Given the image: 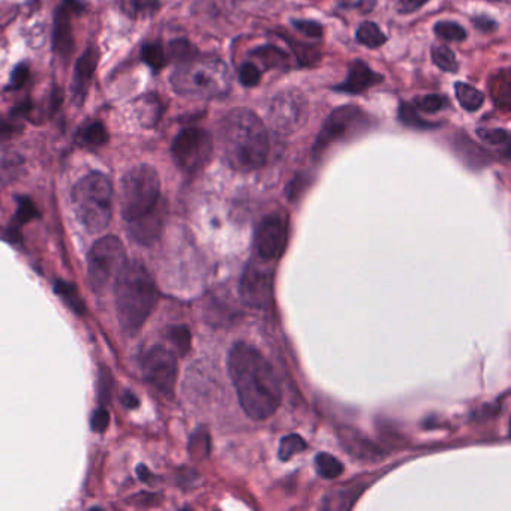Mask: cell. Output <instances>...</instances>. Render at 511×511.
Wrapping results in <instances>:
<instances>
[{
  "mask_svg": "<svg viewBox=\"0 0 511 511\" xmlns=\"http://www.w3.org/2000/svg\"><path fill=\"white\" fill-rule=\"evenodd\" d=\"M142 373L144 380L154 390L170 396L177 381L175 355L165 347H153L142 360Z\"/></svg>",
  "mask_w": 511,
  "mask_h": 511,
  "instance_id": "cell-10",
  "label": "cell"
},
{
  "mask_svg": "<svg viewBox=\"0 0 511 511\" xmlns=\"http://www.w3.org/2000/svg\"><path fill=\"white\" fill-rule=\"evenodd\" d=\"M15 124H11L8 120H0V137L8 138L15 134Z\"/></svg>",
  "mask_w": 511,
  "mask_h": 511,
  "instance_id": "cell-44",
  "label": "cell"
},
{
  "mask_svg": "<svg viewBox=\"0 0 511 511\" xmlns=\"http://www.w3.org/2000/svg\"><path fill=\"white\" fill-rule=\"evenodd\" d=\"M99 53L95 48L86 50L81 58L77 60L75 69H74V79H72V99L74 102L81 104L88 91V84H91L95 71L98 68Z\"/></svg>",
  "mask_w": 511,
  "mask_h": 511,
  "instance_id": "cell-16",
  "label": "cell"
},
{
  "mask_svg": "<svg viewBox=\"0 0 511 511\" xmlns=\"http://www.w3.org/2000/svg\"><path fill=\"white\" fill-rule=\"evenodd\" d=\"M116 312L121 330L135 335L158 303V290L149 270L138 261H126L114 282Z\"/></svg>",
  "mask_w": 511,
  "mask_h": 511,
  "instance_id": "cell-3",
  "label": "cell"
},
{
  "mask_svg": "<svg viewBox=\"0 0 511 511\" xmlns=\"http://www.w3.org/2000/svg\"><path fill=\"white\" fill-rule=\"evenodd\" d=\"M158 8L159 0H121V11L132 18L152 15Z\"/></svg>",
  "mask_w": 511,
  "mask_h": 511,
  "instance_id": "cell-22",
  "label": "cell"
},
{
  "mask_svg": "<svg viewBox=\"0 0 511 511\" xmlns=\"http://www.w3.org/2000/svg\"><path fill=\"white\" fill-rule=\"evenodd\" d=\"M454 91H456V98L459 104L466 111H477L480 109L484 104V95L480 92L479 88L472 87L471 84L466 83H456L454 86Z\"/></svg>",
  "mask_w": 511,
  "mask_h": 511,
  "instance_id": "cell-19",
  "label": "cell"
},
{
  "mask_svg": "<svg viewBox=\"0 0 511 511\" xmlns=\"http://www.w3.org/2000/svg\"><path fill=\"white\" fill-rule=\"evenodd\" d=\"M432 60L439 69L446 72H456L459 69V63L454 54L447 46H435L432 48Z\"/></svg>",
  "mask_w": 511,
  "mask_h": 511,
  "instance_id": "cell-25",
  "label": "cell"
},
{
  "mask_svg": "<svg viewBox=\"0 0 511 511\" xmlns=\"http://www.w3.org/2000/svg\"><path fill=\"white\" fill-rule=\"evenodd\" d=\"M198 51L187 39H174L170 42L168 50H166V59H170L175 63H186L197 58Z\"/></svg>",
  "mask_w": 511,
  "mask_h": 511,
  "instance_id": "cell-21",
  "label": "cell"
},
{
  "mask_svg": "<svg viewBox=\"0 0 511 511\" xmlns=\"http://www.w3.org/2000/svg\"><path fill=\"white\" fill-rule=\"evenodd\" d=\"M36 215H38L36 208L29 198L18 199V207H17V215H15V220L18 222V224H27L29 220L36 218Z\"/></svg>",
  "mask_w": 511,
  "mask_h": 511,
  "instance_id": "cell-37",
  "label": "cell"
},
{
  "mask_svg": "<svg viewBox=\"0 0 511 511\" xmlns=\"http://www.w3.org/2000/svg\"><path fill=\"white\" fill-rule=\"evenodd\" d=\"M175 93L189 98H219L230 88L227 65L218 58H194L179 65L171 75Z\"/></svg>",
  "mask_w": 511,
  "mask_h": 511,
  "instance_id": "cell-4",
  "label": "cell"
},
{
  "mask_svg": "<svg viewBox=\"0 0 511 511\" xmlns=\"http://www.w3.org/2000/svg\"><path fill=\"white\" fill-rule=\"evenodd\" d=\"M252 54L260 58L267 68H277V66H284L288 62V55L281 48L273 46H264L252 51Z\"/></svg>",
  "mask_w": 511,
  "mask_h": 511,
  "instance_id": "cell-27",
  "label": "cell"
},
{
  "mask_svg": "<svg viewBox=\"0 0 511 511\" xmlns=\"http://www.w3.org/2000/svg\"><path fill=\"white\" fill-rule=\"evenodd\" d=\"M137 472H138V477H140V480H142V482H149L150 480V472H149V470L146 468V466H138V468H137Z\"/></svg>",
  "mask_w": 511,
  "mask_h": 511,
  "instance_id": "cell-45",
  "label": "cell"
},
{
  "mask_svg": "<svg viewBox=\"0 0 511 511\" xmlns=\"http://www.w3.org/2000/svg\"><path fill=\"white\" fill-rule=\"evenodd\" d=\"M399 119H401L402 124H405L406 126L416 129H430L438 126V124H430L429 120L420 117L416 107L408 102H402L401 107H399Z\"/></svg>",
  "mask_w": 511,
  "mask_h": 511,
  "instance_id": "cell-24",
  "label": "cell"
},
{
  "mask_svg": "<svg viewBox=\"0 0 511 511\" xmlns=\"http://www.w3.org/2000/svg\"><path fill=\"white\" fill-rule=\"evenodd\" d=\"M317 471L323 479L331 480L336 479V477H339L343 472V466L335 456H331V454L321 453L317 456Z\"/></svg>",
  "mask_w": 511,
  "mask_h": 511,
  "instance_id": "cell-26",
  "label": "cell"
},
{
  "mask_svg": "<svg viewBox=\"0 0 511 511\" xmlns=\"http://www.w3.org/2000/svg\"><path fill=\"white\" fill-rule=\"evenodd\" d=\"M273 273L257 264H249L240 282V294L244 303L253 307H265L272 300Z\"/></svg>",
  "mask_w": 511,
  "mask_h": 511,
  "instance_id": "cell-13",
  "label": "cell"
},
{
  "mask_svg": "<svg viewBox=\"0 0 511 511\" xmlns=\"http://www.w3.org/2000/svg\"><path fill=\"white\" fill-rule=\"evenodd\" d=\"M433 32L437 36L446 41H463L466 38L465 29L458 23H453V21H439L433 27Z\"/></svg>",
  "mask_w": 511,
  "mask_h": 511,
  "instance_id": "cell-31",
  "label": "cell"
},
{
  "mask_svg": "<svg viewBox=\"0 0 511 511\" xmlns=\"http://www.w3.org/2000/svg\"><path fill=\"white\" fill-rule=\"evenodd\" d=\"M355 38L361 44V46L368 48H378L385 44L387 38L383 33V30L378 27L372 21H366L355 33Z\"/></svg>",
  "mask_w": 511,
  "mask_h": 511,
  "instance_id": "cell-20",
  "label": "cell"
},
{
  "mask_svg": "<svg viewBox=\"0 0 511 511\" xmlns=\"http://www.w3.org/2000/svg\"><path fill=\"white\" fill-rule=\"evenodd\" d=\"M27 77H29V68L26 65H18L17 68L14 69L13 72V77H11V86H13L14 88H20L23 87L25 83L27 81Z\"/></svg>",
  "mask_w": 511,
  "mask_h": 511,
  "instance_id": "cell-39",
  "label": "cell"
},
{
  "mask_svg": "<svg viewBox=\"0 0 511 511\" xmlns=\"http://www.w3.org/2000/svg\"><path fill=\"white\" fill-rule=\"evenodd\" d=\"M364 124V116L359 107L345 105L336 108L324 121L314 144V153H323L331 142L347 138L352 131Z\"/></svg>",
  "mask_w": 511,
  "mask_h": 511,
  "instance_id": "cell-11",
  "label": "cell"
},
{
  "mask_svg": "<svg viewBox=\"0 0 511 511\" xmlns=\"http://www.w3.org/2000/svg\"><path fill=\"white\" fill-rule=\"evenodd\" d=\"M161 180L157 170L141 164L131 168L120 183L121 215L129 222L142 215L159 203Z\"/></svg>",
  "mask_w": 511,
  "mask_h": 511,
  "instance_id": "cell-6",
  "label": "cell"
},
{
  "mask_svg": "<svg viewBox=\"0 0 511 511\" xmlns=\"http://www.w3.org/2000/svg\"><path fill=\"white\" fill-rule=\"evenodd\" d=\"M80 224L91 232L107 228L113 210V186L102 173H91L77 182L71 194Z\"/></svg>",
  "mask_w": 511,
  "mask_h": 511,
  "instance_id": "cell-5",
  "label": "cell"
},
{
  "mask_svg": "<svg viewBox=\"0 0 511 511\" xmlns=\"http://www.w3.org/2000/svg\"><path fill=\"white\" fill-rule=\"evenodd\" d=\"M77 141L84 147H99L108 141V132L101 121H91L77 132Z\"/></svg>",
  "mask_w": 511,
  "mask_h": 511,
  "instance_id": "cell-18",
  "label": "cell"
},
{
  "mask_svg": "<svg viewBox=\"0 0 511 511\" xmlns=\"http://www.w3.org/2000/svg\"><path fill=\"white\" fill-rule=\"evenodd\" d=\"M307 116V99L297 88L277 93L269 109L270 125L281 135L294 134L306 124Z\"/></svg>",
  "mask_w": 511,
  "mask_h": 511,
  "instance_id": "cell-9",
  "label": "cell"
},
{
  "mask_svg": "<svg viewBox=\"0 0 511 511\" xmlns=\"http://www.w3.org/2000/svg\"><path fill=\"white\" fill-rule=\"evenodd\" d=\"M212 137L201 128H186L180 131L171 146L174 162L186 173L203 168L212 157Z\"/></svg>",
  "mask_w": 511,
  "mask_h": 511,
  "instance_id": "cell-8",
  "label": "cell"
},
{
  "mask_svg": "<svg viewBox=\"0 0 511 511\" xmlns=\"http://www.w3.org/2000/svg\"><path fill=\"white\" fill-rule=\"evenodd\" d=\"M54 290H55V293L59 294V297L63 300V302L74 310L75 314L83 315L86 312L83 300H81L79 291L75 290V286H72L68 282L58 281V282H55Z\"/></svg>",
  "mask_w": 511,
  "mask_h": 511,
  "instance_id": "cell-23",
  "label": "cell"
},
{
  "mask_svg": "<svg viewBox=\"0 0 511 511\" xmlns=\"http://www.w3.org/2000/svg\"><path fill=\"white\" fill-rule=\"evenodd\" d=\"M306 447H307L306 441L300 435H296V433H293V435H286L281 441L279 458L282 460H288V459H291L293 456H296V454L302 453Z\"/></svg>",
  "mask_w": 511,
  "mask_h": 511,
  "instance_id": "cell-30",
  "label": "cell"
},
{
  "mask_svg": "<svg viewBox=\"0 0 511 511\" xmlns=\"http://www.w3.org/2000/svg\"><path fill=\"white\" fill-rule=\"evenodd\" d=\"M477 135H479V138L483 140L484 142L491 144V146H504V144H507L510 140L508 132L505 129L480 128L479 131H477Z\"/></svg>",
  "mask_w": 511,
  "mask_h": 511,
  "instance_id": "cell-34",
  "label": "cell"
},
{
  "mask_svg": "<svg viewBox=\"0 0 511 511\" xmlns=\"http://www.w3.org/2000/svg\"><path fill=\"white\" fill-rule=\"evenodd\" d=\"M141 58L154 71L162 69L166 65V60H168L166 59V53L159 44H147V46H144L141 50Z\"/></svg>",
  "mask_w": 511,
  "mask_h": 511,
  "instance_id": "cell-29",
  "label": "cell"
},
{
  "mask_svg": "<svg viewBox=\"0 0 511 511\" xmlns=\"http://www.w3.org/2000/svg\"><path fill=\"white\" fill-rule=\"evenodd\" d=\"M228 373L239 401L251 418L265 420L282 401L281 384L269 360L248 343H236L228 355Z\"/></svg>",
  "mask_w": 511,
  "mask_h": 511,
  "instance_id": "cell-1",
  "label": "cell"
},
{
  "mask_svg": "<svg viewBox=\"0 0 511 511\" xmlns=\"http://www.w3.org/2000/svg\"><path fill=\"white\" fill-rule=\"evenodd\" d=\"M286 230L288 224L282 215H269L261 220L255 237V248L261 260L272 261L281 257L286 243Z\"/></svg>",
  "mask_w": 511,
  "mask_h": 511,
  "instance_id": "cell-12",
  "label": "cell"
},
{
  "mask_svg": "<svg viewBox=\"0 0 511 511\" xmlns=\"http://www.w3.org/2000/svg\"><path fill=\"white\" fill-rule=\"evenodd\" d=\"M219 140L227 162L237 171L257 170L267 161V129L251 109H231L220 121Z\"/></svg>",
  "mask_w": 511,
  "mask_h": 511,
  "instance_id": "cell-2",
  "label": "cell"
},
{
  "mask_svg": "<svg viewBox=\"0 0 511 511\" xmlns=\"http://www.w3.org/2000/svg\"><path fill=\"white\" fill-rule=\"evenodd\" d=\"M121 404L128 409H135L140 406V399L129 390L121 394Z\"/></svg>",
  "mask_w": 511,
  "mask_h": 511,
  "instance_id": "cell-43",
  "label": "cell"
},
{
  "mask_svg": "<svg viewBox=\"0 0 511 511\" xmlns=\"http://www.w3.org/2000/svg\"><path fill=\"white\" fill-rule=\"evenodd\" d=\"M83 5L79 0H63V5L55 11L54 30H53V47L60 58H69L74 48L71 14L81 11Z\"/></svg>",
  "mask_w": 511,
  "mask_h": 511,
  "instance_id": "cell-14",
  "label": "cell"
},
{
  "mask_svg": "<svg viewBox=\"0 0 511 511\" xmlns=\"http://www.w3.org/2000/svg\"><path fill=\"white\" fill-rule=\"evenodd\" d=\"M383 77L380 74L373 72L368 65L361 60H355L348 72L347 80L336 86L335 88L339 92H348V93H361L368 91L369 87L381 83Z\"/></svg>",
  "mask_w": 511,
  "mask_h": 511,
  "instance_id": "cell-17",
  "label": "cell"
},
{
  "mask_svg": "<svg viewBox=\"0 0 511 511\" xmlns=\"http://www.w3.org/2000/svg\"><path fill=\"white\" fill-rule=\"evenodd\" d=\"M449 105L446 96L442 95H426L414 98V107L425 113H437Z\"/></svg>",
  "mask_w": 511,
  "mask_h": 511,
  "instance_id": "cell-32",
  "label": "cell"
},
{
  "mask_svg": "<svg viewBox=\"0 0 511 511\" xmlns=\"http://www.w3.org/2000/svg\"><path fill=\"white\" fill-rule=\"evenodd\" d=\"M293 25L300 33H303V35L307 36V38H321V36H323V26H321L319 23H317V21H312V20H294Z\"/></svg>",
  "mask_w": 511,
  "mask_h": 511,
  "instance_id": "cell-36",
  "label": "cell"
},
{
  "mask_svg": "<svg viewBox=\"0 0 511 511\" xmlns=\"http://www.w3.org/2000/svg\"><path fill=\"white\" fill-rule=\"evenodd\" d=\"M165 206H154L149 213L142 215L134 220H129V234L140 244H152L159 239L164 228Z\"/></svg>",
  "mask_w": 511,
  "mask_h": 511,
  "instance_id": "cell-15",
  "label": "cell"
},
{
  "mask_svg": "<svg viewBox=\"0 0 511 511\" xmlns=\"http://www.w3.org/2000/svg\"><path fill=\"white\" fill-rule=\"evenodd\" d=\"M210 450V439L207 432L199 429L197 430L189 441V451L194 458H206Z\"/></svg>",
  "mask_w": 511,
  "mask_h": 511,
  "instance_id": "cell-33",
  "label": "cell"
},
{
  "mask_svg": "<svg viewBox=\"0 0 511 511\" xmlns=\"http://www.w3.org/2000/svg\"><path fill=\"white\" fill-rule=\"evenodd\" d=\"M166 335L179 355H186L191 350V331L186 326H173Z\"/></svg>",
  "mask_w": 511,
  "mask_h": 511,
  "instance_id": "cell-28",
  "label": "cell"
},
{
  "mask_svg": "<svg viewBox=\"0 0 511 511\" xmlns=\"http://www.w3.org/2000/svg\"><path fill=\"white\" fill-rule=\"evenodd\" d=\"M429 0H399V11L402 14L416 13L420 8H423Z\"/></svg>",
  "mask_w": 511,
  "mask_h": 511,
  "instance_id": "cell-40",
  "label": "cell"
},
{
  "mask_svg": "<svg viewBox=\"0 0 511 511\" xmlns=\"http://www.w3.org/2000/svg\"><path fill=\"white\" fill-rule=\"evenodd\" d=\"M239 80L243 86L253 87L260 83L261 72L253 63L246 62L244 65H241V68L239 69Z\"/></svg>",
  "mask_w": 511,
  "mask_h": 511,
  "instance_id": "cell-35",
  "label": "cell"
},
{
  "mask_svg": "<svg viewBox=\"0 0 511 511\" xmlns=\"http://www.w3.org/2000/svg\"><path fill=\"white\" fill-rule=\"evenodd\" d=\"M108 425H109L108 411L104 406H99L98 409L93 411V414H92V420H91L92 430L96 433H102L107 430Z\"/></svg>",
  "mask_w": 511,
  "mask_h": 511,
  "instance_id": "cell-38",
  "label": "cell"
},
{
  "mask_svg": "<svg viewBox=\"0 0 511 511\" xmlns=\"http://www.w3.org/2000/svg\"><path fill=\"white\" fill-rule=\"evenodd\" d=\"M472 23L477 29H480L483 32H493L496 29V21H493L492 18H489L486 15H480V17H475L472 20Z\"/></svg>",
  "mask_w": 511,
  "mask_h": 511,
  "instance_id": "cell-42",
  "label": "cell"
},
{
  "mask_svg": "<svg viewBox=\"0 0 511 511\" xmlns=\"http://www.w3.org/2000/svg\"><path fill=\"white\" fill-rule=\"evenodd\" d=\"M126 252L114 236L99 239L88 252L87 277L95 294H105L126 264Z\"/></svg>",
  "mask_w": 511,
  "mask_h": 511,
  "instance_id": "cell-7",
  "label": "cell"
},
{
  "mask_svg": "<svg viewBox=\"0 0 511 511\" xmlns=\"http://www.w3.org/2000/svg\"><path fill=\"white\" fill-rule=\"evenodd\" d=\"M109 396H111V375L107 373L105 376V371H102L101 387H99V399H101L102 405H105V402L109 401Z\"/></svg>",
  "mask_w": 511,
  "mask_h": 511,
  "instance_id": "cell-41",
  "label": "cell"
}]
</instances>
